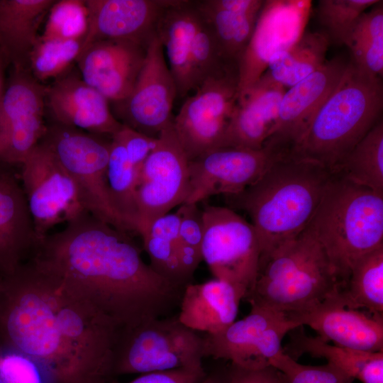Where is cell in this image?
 <instances>
[{
	"mask_svg": "<svg viewBox=\"0 0 383 383\" xmlns=\"http://www.w3.org/2000/svg\"><path fill=\"white\" fill-rule=\"evenodd\" d=\"M120 329L81 293L31 262L0 279V350L38 362L52 383H108Z\"/></svg>",
	"mask_w": 383,
	"mask_h": 383,
	"instance_id": "cell-1",
	"label": "cell"
},
{
	"mask_svg": "<svg viewBox=\"0 0 383 383\" xmlns=\"http://www.w3.org/2000/svg\"><path fill=\"white\" fill-rule=\"evenodd\" d=\"M30 262L81 293L120 330L169 316L184 291L144 262L130 233L87 212L40 239Z\"/></svg>",
	"mask_w": 383,
	"mask_h": 383,
	"instance_id": "cell-2",
	"label": "cell"
},
{
	"mask_svg": "<svg viewBox=\"0 0 383 383\" xmlns=\"http://www.w3.org/2000/svg\"><path fill=\"white\" fill-rule=\"evenodd\" d=\"M331 174L316 162L282 152L256 182L225 196L231 209L250 218L262 256L307 228Z\"/></svg>",
	"mask_w": 383,
	"mask_h": 383,
	"instance_id": "cell-3",
	"label": "cell"
},
{
	"mask_svg": "<svg viewBox=\"0 0 383 383\" xmlns=\"http://www.w3.org/2000/svg\"><path fill=\"white\" fill-rule=\"evenodd\" d=\"M382 107L381 77L348 63L336 89L287 154L316 162L333 173L381 120Z\"/></svg>",
	"mask_w": 383,
	"mask_h": 383,
	"instance_id": "cell-4",
	"label": "cell"
},
{
	"mask_svg": "<svg viewBox=\"0 0 383 383\" xmlns=\"http://www.w3.org/2000/svg\"><path fill=\"white\" fill-rule=\"evenodd\" d=\"M340 285L326 251L307 226L260 257L255 282L244 299L251 307L299 312L332 296Z\"/></svg>",
	"mask_w": 383,
	"mask_h": 383,
	"instance_id": "cell-5",
	"label": "cell"
},
{
	"mask_svg": "<svg viewBox=\"0 0 383 383\" xmlns=\"http://www.w3.org/2000/svg\"><path fill=\"white\" fill-rule=\"evenodd\" d=\"M308 226L342 287L355 262L383 245V194L333 172Z\"/></svg>",
	"mask_w": 383,
	"mask_h": 383,
	"instance_id": "cell-6",
	"label": "cell"
},
{
	"mask_svg": "<svg viewBox=\"0 0 383 383\" xmlns=\"http://www.w3.org/2000/svg\"><path fill=\"white\" fill-rule=\"evenodd\" d=\"M203 335L184 326L177 313L119 331L113 375L204 368Z\"/></svg>",
	"mask_w": 383,
	"mask_h": 383,
	"instance_id": "cell-7",
	"label": "cell"
},
{
	"mask_svg": "<svg viewBox=\"0 0 383 383\" xmlns=\"http://www.w3.org/2000/svg\"><path fill=\"white\" fill-rule=\"evenodd\" d=\"M45 143L67 171L84 210L117 229L131 233L111 202L107 184L110 143L61 125L47 129Z\"/></svg>",
	"mask_w": 383,
	"mask_h": 383,
	"instance_id": "cell-8",
	"label": "cell"
},
{
	"mask_svg": "<svg viewBox=\"0 0 383 383\" xmlns=\"http://www.w3.org/2000/svg\"><path fill=\"white\" fill-rule=\"evenodd\" d=\"M201 211L202 260L216 279L231 284L244 299L258 268L260 248L256 232L231 208L206 204Z\"/></svg>",
	"mask_w": 383,
	"mask_h": 383,
	"instance_id": "cell-9",
	"label": "cell"
},
{
	"mask_svg": "<svg viewBox=\"0 0 383 383\" xmlns=\"http://www.w3.org/2000/svg\"><path fill=\"white\" fill-rule=\"evenodd\" d=\"M238 98V66L206 78L174 116L173 127L189 161L219 148Z\"/></svg>",
	"mask_w": 383,
	"mask_h": 383,
	"instance_id": "cell-10",
	"label": "cell"
},
{
	"mask_svg": "<svg viewBox=\"0 0 383 383\" xmlns=\"http://www.w3.org/2000/svg\"><path fill=\"white\" fill-rule=\"evenodd\" d=\"M189 191V160L172 123L158 135L157 146L139 172L135 233H145L155 219L183 204Z\"/></svg>",
	"mask_w": 383,
	"mask_h": 383,
	"instance_id": "cell-11",
	"label": "cell"
},
{
	"mask_svg": "<svg viewBox=\"0 0 383 383\" xmlns=\"http://www.w3.org/2000/svg\"><path fill=\"white\" fill-rule=\"evenodd\" d=\"M299 326L287 313L251 307L247 316L223 331L203 335L204 357L227 360L243 369H262L283 352L286 334Z\"/></svg>",
	"mask_w": 383,
	"mask_h": 383,
	"instance_id": "cell-12",
	"label": "cell"
},
{
	"mask_svg": "<svg viewBox=\"0 0 383 383\" xmlns=\"http://www.w3.org/2000/svg\"><path fill=\"white\" fill-rule=\"evenodd\" d=\"M22 165L23 190L38 240L84 210L74 181L55 155L38 143Z\"/></svg>",
	"mask_w": 383,
	"mask_h": 383,
	"instance_id": "cell-13",
	"label": "cell"
},
{
	"mask_svg": "<svg viewBox=\"0 0 383 383\" xmlns=\"http://www.w3.org/2000/svg\"><path fill=\"white\" fill-rule=\"evenodd\" d=\"M265 145L260 150L221 147L189 161V191L184 204H196L217 194H237L256 182L282 154Z\"/></svg>",
	"mask_w": 383,
	"mask_h": 383,
	"instance_id": "cell-14",
	"label": "cell"
},
{
	"mask_svg": "<svg viewBox=\"0 0 383 383\" xmlns=\"http://www.w3.org/2000/svg\"><path fill=\"white\" fill-rule=\"evenodd\" d=\"M310 1H265L252 35L238 62V97L267 70L272 57L303 34Z\"/></svg>",
	"mask_w": 383,
	"mask_h": 383,
	"instance_id": "cell-15",
	"label": "cell"
},
{
	"mask_svg": "<svg viewBox=\"0 0 383 383\" xmlns=\"http://www.w3.org/2000/svg\"><path fill=\"white\" fill-rule=\"evenodd\" d=\"M177 88L162 45L155 34L149 42L142 68L130 95L122 104L123 124L157 138L173 123Z\"/></svg>",
	"mask_w": 383,
	"mask_h": 383,
	"instance_id": "cell-16",
	"label": "cell"
},
{
	"mask_svg": "<svg viewBox=\"0 0 383 383\" xmlns=\"http://www.w3.org/2000/svg\"><path fill=\"white\" fill-rule=\"evenodd\" d=\"M45 92L17 67L0 101V160L22 164L45 135Z\"/></svg>",
	"mask_w": 383,
	"mask_h": 383,
	"instance_id": "cell-17",
	"label": "cell"
},
{
	"mask_svg": "<svg viewBox=\"0 0 383 383\" xmlns=\"http://www.w3.org/2000/svg\"><path fill=\"white\" fill-rule=\"evenodd\" d=\"M347 66L340 57L327 60L318 70L287 89L265 145L287 152L336 89Z\"/></svg>",
	"mask_w": 383,
	"mask_h": 383,
	"instance_id": "cell-18",
	"label": "cell"
},
{
	"mask_svg": "<svg viewBox=\"0 0 383 383\" xmlns=\"http://www.w3.org/2000/svg\"><path fill=\"white\" fill-rule=\"evenodd\" d=\"M172 0H87V31L81 50L100 40H129L147 48Z\"/></svg>",
	"mask_w": 383,
	"mask_h": 383,
	"instance_id": "cell-19",
	"label": "cell"
},
{
	"mask_svg": "<svg viewBox=\"0 0 383 383\" xmlns=\"http://www.w3.org/2000/svg\"><path fill=\"white\" fill-rule=\"evenodd\" d=\"M147 48L129 40L92 43L77 57L82 79L108 100L122 102L131 94Z\"/></svg>",
	"mask_w": 383,
	"mask_h": 383,
	"instance_id": "cell-20",
	"label": "cell"
},
{
	"mask_svg": "<svg viewBox=\"0 0 383 383\" xmlns=\"http://www.w3.org/2000/svg\"><path fill=\"white\" fill-rule=\"evenodd\" d=\"M287 314L327 343L362 351H383V316L347 308L333 294L309 309Z\"/></svg>",
	"mask_w": 383,
	"mask_h": 383,
	"instance_id": "cell-21",
	"label": "cell"
},
{
	"mask_svg": "<svg viewBox=\"0 0 383 383\" xmlns=\"http://www.w3.org/2000/svg\"><path fill=\"white\" fill-rule=\"evenodd\" d=\"M45 94L61 126L112 136L123 125L111 113L109 100L82 78L63 77Z\"/></svg>",
	"mask_w": 383,
	"mask_h": 383,
	"instance_id": "cell-22",
	"label": "cell"
},
{
	"mask_svg": "<svg viewBox=\"0 0 383 383\" xmlns=\"http://www.w3.org/2000/svg\"><path fill=\"white\" fill-rule=\"evenodd\" d=\"M196 10L211 32L226 64L236 65L254 32L262 0L194 1Z\"/></svg>",
	"mask_w": 383,
	"mask_h": 383,
	"instance_id": "cell-23",
	"label": "cell"
},
{
	"mask_svg": "<svg viewBox=\"0 0 383 383\" xmlns=\"http://www.w3.org/2000/svg\"><path fill=\"white\" fill-rule=\"evenodd\" d=\"M38 238L23 188L0 174V279L14 272Z\"/></svg>",
	"mask_w": 383,
	"mask_h": 383,
	"instance_id": "cell-24",
	"label": "cell"
},
{
	"mask_svg": "<svg viewBox=\"0 0 383 383\" xmlns=\"http://www.w3.org/2000/svg\"><path fill=\"white\" fill-rule=\"evenodd\" d=\"M198 21L194 1L172 0L156 27V35L175 82L177 98H184L195 90L192 52Z\"/></svg>",
	"mask_w": 383,
	"mask_h": 383,
	"instance_id": "cell-25",
	"label": "cell"
},
{
	"mask_svg": "<svg viewBox=\"0 0 383 383\" xmlns=\"http://www.w3.org/2000/svg\"><path fill=\"white\" fill-rule=\"evenodd\" d=\"M241 300L234 287L223 280L191 283L184 289L178 318L195 331L216 334L235 321Z\"/></svg>",
	"mask_w": 383,
	"mask_h": 383,
	"instance_id": "cell-26",
	"label": "cell"
},
{
	"mask_svg": "<svg viewBox=\"0 0 383 383\" xmlns=\"http://www.w3.org/2000/svg\"><path fill=\"white\" fill-rule=\"evenodd\" d=\"M283 351L294 360L307 353L362 383H383V351L367 352L331 345L318 336L307 335L303 326L292 330Z\"/></svg>",
	"mask_w": 383,
	"mask_h": 383,
	"instance_id": "cell-27",
	"label": "cell"
},
{
	"mask_svg": "<svg viewBox=\"0 0 383 383\" xmlns=\"http://www.w3.org/2000/svg\"><path fill=\"white\" fill-rule=\"evenodd\" d=\"M52 0L0 1V45L21 68L23 58L37 43V30Z\"/></svg>",
	"mask_w": 383,
	"mask_h": 383,
	"instance_id": "cell-28",
	"label": "cell"
},
{
	"mask_svg": "<svg viewBox=\"0 0 383 383\" xmlns=\"http://www.w3.org/2000/svg\"><path fill=\"white\" fill-rule=\"evenodd\" d=\"M333 296L347 308L383 316V245L355 262Z\"/></svg>",
	"mask_w": 383,
	"mask_h": 383,
	"instance_id": "cell-29",
	"label": "cell"
},
{
	"mask_svg": "<svg viewBox=\"0 0 383 383\" xmlns=\"http://www.w3.org/2000/svg\"><path fill=\"white\" fill-rule=\"evenodd\" d=\"M330 40L324 32H304L290 47L275 54L267 71L286 88L291 87L321 67Z\"/></svg>",
	"mask_w": 383,
	"mask_h": 383,
	"instance_id": "cell-30",
	"label": "cell"
},
{
	"mask_svg": "<svg viewBox=\"0 0 383 383\" xmlns=\"http://www.w3.org/2000/svg\"><path fill=\"white\" fill-rule=\"evenodd\" d=\"M181 216L178 211L155 219L140 236L151 267L173 284L184 289L179 260V231Z\"/></svg>",
	"mask_w": 383,
	"mask_h": 383,
	"instance_id": "cell-31",
	"label": "cell"
},
{
	"mask_svg": "<svg viewBox=\"0 0 383 383\" xmlns=\"http://www.w3.org/2000/svg\"><path fill=\"white\" fill-rule=\"evenodd\" d=\"M334 172L383 194L382 119L355 145Z\"/></svg>",
	"mask_w": 383,
	"mask_h": 383,
	"instance_id": "cell-32",
	"label": "cell"
},
{
	"mask_svg": "<svg viewBox=\"0 0 383 383\" xmlns=\"http://www.w3.org/2000/svg\"><path fill=\"white\" fill-rule=\"evenodd\" d=\"M107 165V184L113 207L131 233H135L138 220L136 187L138 173L121 143L111 137Z\"/></svg>",
	"mask_w": 383,
	"mask_h": 383,
	"instance_id": "cell-33",
	"label": "cell"
},
{
	"mask_svg": "<svg viewBox=\"0 0 383 383\" xmlns=\"http://www.w3.org/2000/svg\"><path fill=\"white\" fill-rule=\"evenodd\" d=\"M379 0H320L317 16L330 43L348 46L360 16Z\"/></svg>",
	"mask_w": 383,
	"mask_h": 383,
	"instance_id": "cell-34",
	"label": "cell"
},
{
	"mask_svg": "<svg viewBox=\"0 0 383 383\" xmlns=\"http://www.w3.org/2000/svg\"><path fill=\"white\" fill-rule=\"evenodd\" d=\"M272 132V126L252 108L237 101L219 148L262 149Z\"/></svg>",
	"mask_w": 383,
	"mask_h": 383,
	"instance_id": "cell-35",
	"label": "cell"
},
{
	"mask_svg": "<svg viewBox=\"0 0 383 383\" xmlns=\"http://www.w3.org/2000/svg\"><path fill=\"white\" fill-rule=\"evenodd\" d=\"M181 216L179 231V260L184 279L187 284L202 261L204 235L202 211L196 204H183L177 209Z\"/></svg>",
	"mask_w": 383,
	"mask_h": 383,
	"instance_id": "cell-36",
	"label": "cell"
},
{
	"mask_svg": "<svg viewBox=\"0 0 383 383\" xmlns=\"http://www.w3.org/2000/svg\"><path fill=\"white\" fill-rule=\"evenodd\" d=\"M82 40L38 38L28 59L37 79H50L62 74L81 52Z\"/></svg>",
	"mask_w": 383,
	"mask_h": 383,
	"instance_id": "cell-37",
	"label": "cell"
},
{
	"mask_svg": "<svg viewBox=\"0 0 383 383\" xmlns=\"http://www.w3.org/2000/svg\"><path fill=\"white\" fill-rule=\"evenodd\" d=\"M88 27L85 1L62 0L55 2L50 9L43 40H83Z\"/></svg>",
	"mask_w": 383,
	"mask_h": 383,
	"instance_id": "cell-38",
	"label": "cell"
},
{
	"mask_svg": "<svg viewBox=\"0 0 383 383\" xmlns=\"http://www.w3.org/2000/svg\"><path fill=\"white\" fill-rule=\"evenodd\" d=\"M198 16L192 52L195 90L206 78L231 65L223 60L211 32Z\"/></svg>",
	"mask_w": 383,
	"mask_h": 383,
	"instance_id": "cell-39",
	"label": "cell"
},
{
	"mask_svg": "<svg viewBox=\"0 0 383 383\" xmlns=\"http://www.w3.org/2000/svg\"><path fill=\"white\" fill-rule=\"evenodd\" d=\"M286 91L287 88L266 70L238 100L245 102L260 113L272 126V131Z\"/></svg>",
	"mask_w": 383,
	"mask_h": 383,
	"instance_id": "cell-40",
	"label": "cell"
},
{
	"mask_svg": "<svg viewBox=\"0 0 383 383\" xmlns=\"http://www.w3.org/2000/svg\"><path fill=\"white\" fill-rule=\"evenodd\" d=\"M283 372L287 383H354V379L329 364L311 366L298 363L284 351L271 362Z\"/></svg>",
	"mask_w": 383,
	"mask_h": 383,
	"instance_id": "cell-41",
	"label": "cell"
},
{
	"mask_svg": "<svg viewBox=\"0 0 383 383\" xmlns=\"http://www.w3.org/2000/svg\"><path fill=\"white\" fill-rule=\"evenodd\" d=\"M0 379L4 383H52L38 362L12 349L0 350Z\"/></svg>",
	"mask_w": 383,
	"mask_h": 383,
	"instance_id": "cell-42",
	"label": "cell"
},
{
	"mask_svg": "<svg viewBox=\"0 0 383 383\" xmlns=\"http://www.w3.org/2000/svg\"><path fill=\"white\" fill-rule=\"evenodd\" d=\"M111 137L118 140L123 146L138 176L144 162L157 146V138L141 133L124 124Z\"/></svg>",
	"mask_w": 383,
	"mask_h": 383,
	"instance_id": "cell-43",
	"label": "cell"
},
{
	"mask_svg": "<svg viewBox=\"0 0 383 383\" xmlns=\"http://www.w3.org/2000/svg\"><path fill=\"white\" fill-rule=\"evenodd\" d=\"M353 55L352 63L360 71L374 77L383 74V41H359L348 47Z\"/></svg>",
	"mask_w": 383,
	"mask_h": 383,
	"instance_id": "cell-44",
	"label": "cell"
},
{
	"mask_svg": "<svg viewBox=\"0 0 383 383\" xmlns=\"http://www.w3.org/2000/svg\"><path fill=\"white\" fill-rule=\"evenodd\" d=\"M371 8L358 18L348 47L353 42L383 41L382 1H379Z\"/></svg>",
	"mask_w": 383,
	"mask_h": 383,
	"instance_id": "cell-45",
	"label": "cell"
},
{
	"mask_svg": "<svg viewBox=\"0 0 383 383\" xmlns=\"http://www.w3.org/2000/svg\"><path fill=\"white\" fill-rule=\"evenodd\" d=\"M206 373L204 368H180L143 374L127 383H195ZM108 383H121L111 380Z\"/></svg>",
	"mask_w": 383,
	"mask_h": 383,
	"instance_id": "cell-46",
	"label": "cell"
},
{
	"mask_svg": "<svg viewBox=\"0 0 383 383\" xmlns=\"http://www.w3.org/2000/svg\"><path fill=\"white\" fill-rule=\"evenodd\" d=\"M228 370L230 383H287L284 374L272 365L247 370L230 363Z\"/></svg>",
	"mask_w": 383,
	"mask_h": 383,
	"instance_id": "cell-47",
	"label": "cell"
},
{
	"mask_svg": "<svg viewBox=\"0 0 383 383\" xmlns=\"http://www.w3.org/2000/svg\"><path fill=\"white\" fill-rule=\"evenodd\" d=\"M195 383H230L228 366L213 370L209 373L206 372L205 374Z\"/></svg>",
	"mask_w": 383,
	"mask_h": 383,
	"instance_id": "cell-48",
	"label": "cell"
},
{
	"mask_svg": "<svg viewBox=\"0 0 383 383\" xmlns=\"http://www.w3.org/2000/svg\"><path fill=\"white\" fill-rule=\"evenodd\" d=\"M4 91V89L3 64H2V60L0 55V101L1 99Z\"/></svg>",
	"mask_w": 383,
	"mask_h": 383,
	"instance_id": "cell-49",
	"label": "cell"
},
{
	"mask_svg": "<svg viewBox=\"0 0 383 383\" xmlns=\"http://www.w3.org/2000/svg\"><path fill=\"white\" fill-rule=\"evenodd\" d=\"M0 383H4V382H3L2 381H1V379H0Z\"/></svg>",
	"mask_w": 383,
	"mask_h": 383,
	"instance_id": "cell-50",
	"label": "cell"
}]
</instances>
